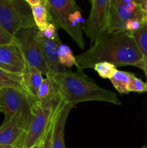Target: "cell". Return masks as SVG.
<instances>
[{
    "label": "cell",
    "instance_id": "f1b7e54d",
    "mask_svg": "<svg viewBox=\"0 0 147 148\" xmlns=\"http://www.w3.org/2000/svg\"><path fill=\"white\" fill-rule=\"evenodd\" d=\"M142 8L143 12H144V19H145V22L147 23V1H143L140 3Z\"/></svg>",
    "mask_w": 147,
    "mask_h": 148
},
{
    "label": "cell",
    "instance_id": "d6986e66",
    "mask_svg": "<svg viewBox=\"0 0 147 148\" xmlns=\"http://www.w3.org/2000/svg\"><path fill=\"white\" fill-rule=\"evenodd\" d=\"M58 56L59 62L64 67H71L74 65L77 66L76 56L73 54L71 49L63 43L59 46Z\"/></svg>",
    "mask_w": 147,
    "mask_h": 148
},
{
    "label": "cell",
    "instance_id": "52a82bcc",
    "mask_svg": "<svg viewBox=\"0 0 147 148\" xmlns=\"http://www.w3.org/2000/svg\"><path fill=\"white\" fill-rule=\"evenodd\" d=\"M113 0H92L89 17L82 26L86 36L94 44L108 30L110 13Z\"/></svg>",
    "mask_w": 147,
    "mask_h": 148
},
{
    "label": "cell",
    "instance_id": "4dcf8cb0",
    "mask_svg": "<svg viewBox=\"0 0 147 148\" xmlns=\"http://www.w3.org/2000/svg\"><path fill=\"white\" fill-rule=\"evenodd\" d=\"M41 144H42V143H40V144H38V145H37L34 146V147H33L32 148H40V147H41Z\"/></svg>",
    "mask_w": 147,
    "mask_h": 148
},
{
    "label": "cell",
    "instance_id": "83f0119b",
    "mask_svg": "<svg viewBox=\"0 0 147 148\" xmlns=\"http://www.w3.org/2000/svg\"><path fill=\"white\" fill-rule=\"evenodd\" d=\"M25 139V138H24ZM24 139L20 141V143L14 145H0V148H23Z\"/></svg>",
    "mask_w": 147,
    "mask_h": 148
},
{
    "label": "cell",
    "instance_id": "484cf974",
    "mask_svg": "<svg viewBox=\"0 0 147 148\" xmlns=\"http://www.w3.org/2000/svg\"><path fill=\"white\" fill-rule=\"evenodd\" d=\"M58 28L59 27L53 23H50V24L48 25V27H46L45 30H43V31H39L40 32L42 35L44 36L46 38H53L57 37L59 35H58Z\"/></svg>",
    "mask_w": 147,
    "mask_h": 148
},
{
    "label": "cell",
    "instance_id": "836d02e7",
    "mask_svg": "<svg viewBox=\"0 0 147 148\" xmlns=\"http://www.w3.org/2000/svg\"><path fill=\"white\" fill-rule=\"evenodd\" d=\"M136 1H138V3H139V2H140V0H136Z\"/></svg>",
    "mask_w": 147,
    "mask_h": 148
},
{
    "label": "cell",
    "instance_id": "ffe728a7",
    "mask_svg": "<svg viewBox=\"0 0 147 148\" xmlns=\"http://www.w3.org/2000/svg\"><path fill=\"white\" fill-rule=\"evenodd\" d=\"M144 58H147V23H144L137 31L131 33Z\"/></svg>",
    "mask_w": 147,
    "mask_h": 148
},
{
    "label": "cell",
    "instance_id": "cb8c5ba5",
    "mask_svg": "<svg viewBox=\"0 0 147 148\" xmlns=\"http://www.w3.org/2000/svg\"><path fill=\"white\" fill-rule=\"evenodd\" d=\"M17 41L14 36H12L0 25V46L11 44Z\"/></svg>",
    "mask_w": 147,
    "mask_h": 148
},
{
    "label": "cell",
    "instance_id": "3957f363",
    "mask_svg": "<svg viewBox=\"0 0 147 148\" xmlns=\"http://www.w3.org/2000/svg\"><path fill=\"white\" fill-rule=\"evenodd\" d=\"M37 105V98L24 90L0 89V114H4V120L12 121L25 132L31 124Z\"/></svg>",
    "mask_w": 147,
    "mask_h": 148
},
{
    "label": "cell",
    "instance_id": "2e32d148",
    "mask_svg": "<svg viewBox=\"0 0 147 148\" xmlns=\"http://www.w3.org/2000/svg\"><path fill=\"white\" fill-rule=\"evenodd\" d=\"M59 92L54 77H46L37 90V101L40 104L46 103L51 100Z\"/></svg>",
    "mask_w": 147,
    "mask_h": 148
},
{
    "label": "cell",
    "instance_id": "277c9868",
    "mask_svg": "<svg viewBox=\"0 0 147 148\" xmlns=\"http://www.w3.org/2000/svg\"><path fill=\"white\" fill-rule=\"evenodd\" d=\"M62 103L63 100L59 92L46 103H38L31 124L26 132L23 148H32L43 142L49 125Z\"/></svg>",
    "mask_w": 147,
    "mask_h": 148
},
{
    "label": "cell",
    "instance_id": "e0dca14e",
    "mask_svg": "<svg viewBox=\"0 0 147 148\" xmlns=\"http://www.w3.org/2000/svg\"><path fill=\"white\" fill-rule=\"evenodd\" d=\"M8 88L25 90L23 85L22 75L12 73L0 68V89Z\"/></svg>",
    "mask_w": 147,
    "mask_h": 148
},
{
    "label": "cell",
    "instance_id": "4fadbf2b",
    "mask_svg": "<svg viewBox=\"0 0 147 148\" xmlns=\"http://www.w3.org/2000/svg\"><path fill=\"white\" fill-rule=\"evenodd\" d=\"M26 132L10 120H4L0 127V145H14L25 138Z\"/></svg>",
    "mask_w": 147,
    "mask_h": 148
},
{
    "label": "cell",
    "instance_id": "8fae6325",
    "mask_svg": "<svg viewBox=\"0 0 147 148\" xmlns=\"http://www.w3.org/2000/svg\"><path fill=\"white\" fill-rule=\"evenodd\" d=\"M37 36L43 56L51 72L52 76L54 77L55 75L57 74L66 70V67L62 66L59 60L58 51L59 46L62 43L59 36H58L57 37L53 38H46L40 33V31H38Z\"/></svg>",
    "mask_w": 147,
    "mask_h": 148
},
{
    "label": "cell",
    "instance_id": "d6a6232c",
    "mask_svg": "<svg viewBox=\"0 0 147 148\" xmlns=\"http://www.w3.org/2000/svg\"><path fill=\"white\" fill-rule=\"evenodd\" d=\"M141 148H147L146 146H144V147H142Z\"/></svg>",
    "mask_w": 147,
    "mask_h": 148
},
{
    "label": "cell",
    "instance_id": "4316f807",
    "mask_svg": "<svg viewBox=\"0 0 147 148\" xmlns=\"http://www.w3.org/2000/svg\"><path fill=\"white\" fill-rule=\"evenodd\" d=\"M135 66L140 68V69L144 71V74L146 75V83L147 84V58H144V59L140 63L135 65Z\"/></svg>",
    "mask_w": 147,
    "mask_h": 148
},
{
    "label": "cell",
    "instance_id": "f546056e",
    "mask_svg": "<svg viewBox=\"0 0 147 148\" xmlns=\"http://www.w3.org/2000/svg\"><path fill=\"white\" fill-rule=\"evenodd\" d=\"M25 1L30 7H34V6L38 5L41 3L45 2L46 0H25Z\"/></svg>",
    "mask_w": 147,
    "mask_h": 148
},
{
    "label": "cell",
    "instance_id": "7a4b0ae2",
    "mask_svg": "<svg viewBox=\"0 0 147 148\" xmlns=\"http://www.w3.org/2000/svg\"><path fill=\"white\" fill-rule=\"evenodd\" d=\"M58 90L64 103L74 106L84 101H102L115 105L121 102L116 94L98 86L83 71L65 70L54 77Z\"/></svg>",
    "mask_w": 147,
    "mask_h": 148
},
{
    "label": "cell",
    "instance_id": "ba28073f",
    "mask_svg": "<svg viewBox=\"0 0 147 148\" xmlns=\"http://www.w3.org/2000/svg\"><path fill=\"white\" fill-rule=\"evenodd\" d=\"M133 18L146 23L141 4L136 0H113L107 32H124L125 23Z\"/></svg>",
    "mask_w": 147,
    "mask_h": 148
},
{
    "label": "cell",
    "instance_id": "ac0fdd59",
    "mask_svg": "<svg viewBox=\"0 0 147 148\" xmlns=\"http://www.w3.org/2000/svg\"><path fill=\"white\" fill-rule=\"evenodd\" d=\"M133 74L128 72H124L117 69L112 75L110 80L112 82L114 88L121 94H128V85Z\"/></svg>",
    "mask_w": 147,
    "mask_h": 148
},
{
    "label": "cell",
    "instance_id": "44dd1931",
    "mask_svg": "<svg viewBox=\"0 0 147 148\" xmlns=\"http://www.w3.org/2000/svg\"><path fill=\"white\" fill-rule=\"evenodd\" d=\"M94 69L97 72L99 77L104 79H110L115 71L117 70V66L113 64L107 62H99L94 66Z\"/></svg>",
    "mask_w": 147,
    "mask_h": 148
},
{
    "label": "cell",
    "instance_id": "5b68a950",
    "mask_svg": "<svg viewBox=\"0 0 147 148\" xmlns=\"http://www.w3.org/2000/svg\"><path fill=\"white\" fill-rule=\"evenodd\" d=\"M0 25L13 36L21 29L35 27L31 7L25 0H0Z\"/></svg>",
    "mask_w": 147,
    "mask_h": 148
},
{
    "label": "cell",
    "instance_id": "7402d4cb",
    "mask_svg": "<svg viewBox=\"0 0 147 148\" xmlns=\"http://www.w3.org/2000/svg\"><path fill=\"white\" fill-rule=\"evenodd\" d=\"M128 92H147V84L144 82L141 79L133 75L128 85Z\"/></svg>",
    "mask_w": 147,
    "mask_h": 148
},
{
    "label": "cell",
    "instance_id": "5bb4252c",
    "mask_svg": "<svg viewBox=\"0 0 147 148\" xmlns=\"http://www.w3.org/2000/svg\"><path fill=\"white\" fill-rule=\"evenodd\" d=\"M43 75L38 69L25 62L22 74L23 85L24 90L34 98H37V90L43 80Z\"/></svg>",
    "mask_w": 147,
    "mask_h": 148
},
{
    "label": "cell",
    "instance_id": "1f68e13d",
    "mask_svg": "<svg viewBox=\"0 0 147 148\" xmlns=\"http://www.w3.org/2000/svg\"><path fill=\"white\" fill-rule=\"evenodd\" d=\"M147 1V0H140V2H139V4H140V3L141 2V1Z\"/></svg>",
    "mask_w": 147,
    "mask_h": 148
},
{
    "label": "cell",
    "instance_id": "7c38bea8",
    "mask_svg": "<svg viewBox=\"0 0 147 148\" xmlns=\"http://www.w3.org/2000/svg\"><path fill=\"white\" fill-rule=\"evenodd\" d=\"M73 106L63 101L55 115L52 132V148H66L64 142V130L66 121Z\"/></svg>",
    "mask_w": 147,
    "mask_h": 148
},
{
    "label": "cell",
    "instance_id": "603a6c76",
    "mask_svg": "<svg viewBox=\"0 0 147 148\" xmlns=\"http://www.w3.org/2000/svg\"><path fill=\"white\" fill-rule=\"evenodd\" d=\"M144 23H145L144 22L141 20H138V19H130L125 24V31L128 32L130 33H134L139 30Z\"/></svg>",
    "mask_w": 147,
    "mask_h": 148
},
{
    "label": "cell",
    "instance_id": "9a60e30c",
    "mask_svg": "<svg viewBox=\"0 0 147 148\" xmlns=\"http://www.w3.org/2000/svg\"><path fill=\"white\" fill-rule=\"evenodd\" d=\"M31 10L35 26L40 31H43L50 23H53L46 1L38 5L31 7Z\"/></svg>",
    "mask_w": 147,
    "mask_h": 148
},
{
    "label": "cell",
    "instance_id": "e575fe53",
    "mask_svg": "<svg viewBox=\"0 0 147 148\" xmlns=\"http://www.w3.org/2000/svg\"><path fill=\"white\" fill-rule=\"evenodd\" d=\"M89 1H92V0H89Z\"/></svg>",
    "mask_w": 147,
    "mask_h": 148
},
{
    "label": "cell",
    "instance_id": "8992f818",
    "mask_svg": "<svg viewBox=\"0 0 147 148\" xmlns=\"http://www.w3.org/2000/svg\"><path fill=\"white\" fill-rule=\"evenodd\" d=\"M38 31L36 26L22 28L15 33L14 38L21 48L26 62L38 69L47 77H53L40 47Z\"/></svg>",
    "mask_w": 147,
    "mask_h": 148
},
{
    "label": "cell",
    "instance_id": "6da1fadb",
    "mask_svg": "<svg viewBox=\"0 0 147 148\" xmlns=\"http://www.w3.org/2000/svg\"><path fill=\"white\" fill-rule=\"evenodd\" d=\"M77 71L92 68L107 62L115 66L135 65L144 59L132 34L128 32H107L92 47L76 56Z\"/></svg>",
    "mask_w": 147,
    "mask_h": 148
},
{
    "label": "cell",
    "instance_id": "d4e9b609",
    "mask_svg": "<svg viewBox=\"0 0 147 148\" xmlns=\"http://www.w3.org/2000/svg\"><path fill=\"white\" fill-rule=\"evenodd\" d=\"M56 115V114H55ZM55 116L52 120L51 123L49 125L48 129L46 134L43 138V142L41 144V148H52V132H53V123H54Z\"/></svg>",
    "mask_w": 147,
    "mask_h": 148
},
{
    "label": "cell",
    "instance_id": "9c48e42d",
    "mask_svg": "<svg viewBox=\"0 0 147 148\" xmlns=\"http://www.w3.org/2000/svg\"><path fill=\"white\" fill-rule=\"evenodd\" d=\"M52 21L59 28H62L69 35L71 28L69 23V17L80 8L75 0H46Z\"/></svg>",
    "mask_w": 147,
    "mask_h": 148
},
{
    "label": "cell",
    "instance_id": "30bf717a",
    "mask_svg": "<svg viewBox=\"0 0 147 148\" xmlns=\"http://www.w3.org/2000/svg\"><path fill=\"white\" fill-rule=\"evenodd\" d=\"M25 59L17 41L0 46V68L7 72L22 75Z\"/></svg>",
    "mask_w": 147,
    "mask_h": 148
}]
</instances>
